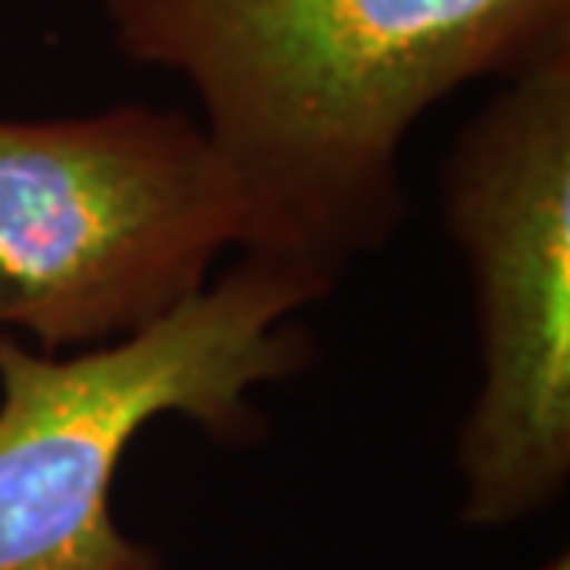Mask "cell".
Listing matches in <instances>:
<instances>
[{"label": "cell", "instance_id": "1", "mask_svg": "<svg viewBox=\"0 0 570 570\" xmlns=\"http://www.w3.org/2000/svg\"><path fill=\"white\" fill-rule=\"evenodd\" d=\"M119 52L186 78L245 204L242 253L337 282L407 215L438 100L570 52V0H100Z\"/></svg>", "mask_w": 570, "mask_h": 570}, {"label": "cell", "instance_id": "2", "mask_svg": "<svg viewBox=\"0 0 570 570\" xmlns=\"http://www.w3.org/2000/svg\"><path fill=\"white\" fill-rule=\"evenodd\" d=\"M330 289L304 264L242 253L159 323L78 356L0 334V570H164L111 515L122 455L164 415L256 441L248 393L315 360L296 315Z\"/></svg>", "mask_w": 570, "mask_h": 570}, {"label": "cell", "instance_id": "3", "mask_svg": "<svg viewBox=\"0 0 570 570\" xmlns=\"http://www.w3.org/2000/svg\"><path fill=\"white\" fill-rule=\"evenodd\" d=\"M242 237L237 181L186 111L0 119V334L38 352L122 341Z\"/></svg>", "mask_w": 570, "mask_h": 570}, {"label": "cell", "instance_id": "4", "mask_svg": "<svg viewBox=\"0 0 570 570\" xmlns=\"http://www.w3.org/2000/svg\"><path fill=\"white\" fill-rule=\"evenodd\" d=\"M441 193L482 352L455 441L460 519L500 530L570 485V52L500 82L452 141Z\"/></svg>", "mask_w": 570, "mask_h": 570}, {"label": "cell", "instance_id": "5", "mask_svg": "<svg viewBox=\"0 0 570 570\" xmlns=\"http://www.w3.org/2000/svg\"><path fill=\"white\" fill-rule=\"evenodd\" d=\"M538 570H570V556H567V552L552 556V560H549V563H541Z\"/></svg>", "mask_w": 570, "mask_h": 570}]
</instances>
